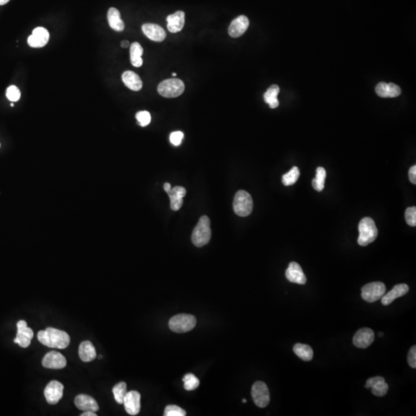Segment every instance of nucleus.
<instances>
[{"label": "nucleus", "instance_id": "f257e3e1", "mask_svg": "<svg viewBox=\"0 0 416 416\" xmlns=\"http://www.w3.org/2000/svg\"><path fill=\"white\" fill-rule=\"evenodd\" d=\"M37 338L39 342L49 348L65 349L70 342V335L67 332L54 328L39 331Z\"/></svg>", "mask_w": 416, "mask_h": 416}, {"label": "nucleus", "instance_id": "f03ea898", "mask_svg": "<svg viewBox=\"0 0 416 416\" xmlns=\"http://www.w3.org/2000/svg\"><path fill=\"white\" fill-rule=\"evenodd\" d=\"M210 221L208 216H202L193 229L192 242L196 247H201L210 242L211 238Z\"/></svg>", "mask_w": 416, "mask_h": 416}, {"label": "nucleus", "instance_id": "7ed1b4c3", "mask_svg": "<svg viewBox=\"0 0 416 416\" xmlns=\"http://www.w3.org/2000/svg\"><path fill=\"white\" fill-rule=\"evenodd\" d=\"M359 237L358 243L360 246L365 247L376 241L378 237V229L375 221L371 217H364L360 221L359 226Z\"/></svg>", "mask_w": 416, "mask_h": 416}, {"label": "nucleus", "instance_id": "20e7f679", "mask_svg": "<svg viewBox=\"0 0 416 416\" xmlns=\"http://www.w3.org/2000/svg\"><path fill=\"white\" fill-rule=\"evenodd\" d=\"M197 324L195 317L188 314H179L170 319L169 328L176 333H186L193 329Z\"/></svg>", "mask_w": 416, "mask_h": 416}, {"label": "nucleus", "instance_id": "39448f33", "mask_svg": "<svg viewBox=\"0 0 416 416\" xmlns=\"http://www.w3.org/2000/svg\"><path fill=\"white\" fill-rule=\"evenodd\" d=\"M185 86L184 82L177 78L166 79L159 83L157 91L160 96L166 98H175L184 93Z\"/></svg>", "mask_w": 416, "mask_h": 416}, {"label": "nucleus", "instance_id": "423d86ee", "mask_svg": "<svg viewBox=\"0 0 416 416\" xmlns=\"http://www.w3.org/2000/svg\"><path fill=\"white\" fill-rule=\"evenodd\" d=\"M233 208L237 215L247 217L253 210V200L251 196L245 190H239L234 197Z\"/></svg>", "mask_w": 416, "mask_h": 416}, {"label": "nucleus", "instance_id": "0eeeda50", "mask_svg": "<svg viewBox=\"0 0 416 416\" xmlns=\"http://www.w3.org/2000/svg\"><path fill=\"white\" fill-rule=\"evenodd\" d=\"M385 291V284L380 282H372L367 284L361 288V298L365 302L373 303L381 299Z\"/></svg>", "mask_w": 416, "mask_h": 416}, {"label": "nucleus", "instance_id": "6e6552de", "mask_svg": "<svg viewBox=\"0 0 416 416\" xmlns=\"http://www.w3.org/2000/svg\"><path fill=\"white\" fill-rule=\"evenodd\" d=\"M251 396L258 407L265 408L270 402V392L267 385L263 381L254 383L251 389Z\"/></svg>", "mask_w": 416, "mask_h": 416}, {"label": "nucleus", "instance_id": "1a4fd4ad", "mask_svg": "<svg viewBox=\"0 0 416 416\" xmlns=\"http://www.w3.org/2000/svg\"><path fill=\"white\" fill-rule=\"evenodd\" d=\"M34 338V332L27 327L26 321L21 320L17 323V335L14 342L17 343L22 348L30 346L31 340Z\"/></svg>", "mask_w": 416, "mask_h": 416}, {"label": "nucleus", "instance_id": "9d476101", "mask_svg": "<svg viewBox=\"0 0 416 416\" xmlns=\"http://www.w3.org/2000/svg\"><path fill=\"white\" fill-rule=\"evenodd\" d=\"M63 384L57 381H51L46 385L44 390V396L46 401L50 405H56L63 398Z\"/></svg>", "mask_w": 416, "mask_h": 416}, {"label": "nucleus", "instance_id": "9b49d317", "mask_svg": "<svg viewBox=\"0 0 416 416\" xmlns=\"http://www.w3.org/2000/svg\"><path fill=\"white\" fill-rule=\"evenodd\" d=\"M42 366L50 369H62L67 366V359L58 352H50L46 354L42 361Z\"/></svg>", "mask_w": 416, "mask_h": 416}, {"label": "nucleus", "instance_id": "f8f14e48", "mask_svg": "<svg viewBox=\"0 0 416 416\" xmlns=\"http://www.w3.org/2000/svg\"><path fill=\"white\" fill-rule=\"evenodd\" d=\"M50 34L48 30L43 27H37L33 31V34L29 37L28 44L33 48H41L48 43Z\"/></svg>", "mask_w": 416, "mask_h": 416}, {"label": "nucleus", "instance_id": "ddd939ff", "mask_svg": "<svg viewBox=\"0 0 416 416\" xmlns=\"http://www.w3.org/2000/svg\"><path fill=\"white\" fill-rule=\"evenodd\" d=\"M375 340V333L371 328H363L356 332L353 343L357 348H367Z\"/></svg>", "mask_w": 416, "mask_h": 416}, {"label": "nucleus", "instance_id": "4468645a", "mask_svg": "<svg viewBox=\"0 0 416 416\" xmlns=\"http://www.w3.org/2000/svg\"><path fill=\"white\" fill-rule=\"evenodd\" d=\"M126 412L131 416H136L140 411V394L136 391L127 392L124 400Z\"/></svg>", "mask_w": 416, "mask_h": 416}, {"label": "nucleus", "instance_id": "2eb2a0df", "mask_svg": "<svg viewBox=\"0 0 416 416\" xmlns=\"http://www.w3.org/2000/svg\"><path fill=\"white\" fill-rule=\"evenodd\" d=\"M365 388L372 389V394L374 396L382 397L389 390V385L385 382L384 378L376 376L367 380Z\"/></svg>", "mask_w": 416, "mask_h": 416}, {"label": "nucleus", "instance_id": "dca6fc26", "mask_svg": "<svg viewBox=\"0 0 416 416\" xmlns=\"http://www.w3.org/2000/svg\"><path fill=\"white\" fill-rule=\"evenodd\" d=\"M286 278L291 283L304 284L307 282V278L303 272L302 267L297 262H291L286 270Z\"/></svg>", "mask_w": 416, "mask_h": 416}, {"label": "nucleus", "instance_id": "f3484780", "mask_svg": "<svg viewBox=\"0 0 416 416\" xmlns=\"http://www.w3.org/2000/svg\"><path fill=\"white\" fill-rule=\"evenodd\" d=\"M249 26V20L245 16H239L230 23L228 28V34L233 38L242 37L247 31Z\"/></svg>", "mask_w": 416, "mask_h": 416}, {"label": "nucleus", "instance_id": "a211bd4d", "mask_svg": "<svg viewBox=\"0 0 416 416\" xmlns=\"http://www.w3.org/2000/svg\"><path fill=\"white\" fill-rule=\"evenodd\" d=\"M142 31L151 40L162 42L167 37L166 32L161 26L153 23H145L142 26Z\"/></svg>", "mask_w": 416, "mask_h": 416}, {"label": "nucleus", "instance_id": "6ab92c4d", "mask_svg": "<svg viewBox=\"0 0 416 416\" xmlns=\"http://www.w3.org/2000/svg\"><path fill=\"white\" fill-rule=\"evenodd\" d=\"M409 287L406 284H398L395 286L389 293L381 297V304L383 305H389L392 304L396 299L404 296L409 292Z\"/></svg>", "mask_w": 416, "mask_h": 416}, {"label": "nucleus", "instance_id": "aec40b11", "mask_svg": "<svg viewBox=\"0 0 416 416\" xmlns=\"http://www.w3.org/2000/svg\"><path fill=\"white\" fill-rule=\"evenodd\" d=\"M376 92L380 97L393 98L399 96L401 91V88L395 83L381 82L376 86Z\"/></svg>", "mask_w": 416, "mask_h": 416}, {"label": "nucleus", "instance_id": "412c9836", "mask_svg": "<svg viewBox=\"0 0 416 416\" xmlns=\"http://www.w3.org/2000/svg\"><path fill=\"white\" fill-rule=\"evenodd\" d=\"M186 189L181 186L174 187L168 192V194L170 201V208L172 210L177 211L181 209L184 204L183 198L186 195Z\"/></svg>", "mask_w": 416, "mask_h": 416}, {"label": "nucleus", "instance_id": "4be33fe9", "mask_svg": "<svg viewBox=\"0 0 416 416\" xmlns=\"http://www.w3.org/2000/svg\"><path fill=\"white\" fill-rule=\"evenodd\" d=\"M75 405L79 410L83 412L91 411L96 413L99 410V405L96 400L87 395H79L75 398Z\"/></svg>", "mask_w": 416, "mask_h": 416}, {"label": "nucleus", "instance_id": "5701e85b", "mask_svg": "<svg viewBox=\"0 0 416 416\" xmlns=\"http://www.w3.org/2000/svg\"><path fill=\"white\" fill-rule=\"evenodd\" d=\"M168 29L172 34L181 31L185 24V13L183 11H177L169 15L167 18Z\"/></svg>", "mask_w": 416, "mask_h": 416}, {"label": "nucleus", "instance_id": "b1692460", "mask_svg": "<svg viewBox=\"0 0 416 416\" xmlns=\"http://www.w3.org/2000/svg\"><path fill=\"white\" fill-rule=\"evenodd\" d=\"M122 80L126 87L133 91H139L143 87V82L137 74L133 71H125L122 75Z\"/></svg>", "mask_w": 416, "mask_h": 416}, {"label": "nucleus", "instance_id": "393cba45", "mask_svg": "<svg viewBox=\"0 0 416 416\" xmlns=\"http://www.w3.org/2000/svg\"><path fill=\"white\" fill-rule=\"evenodd\" d=\"M79 356L82 361L90 362L96 359V349L90 341H84L79 344Z\"/></svg>", "mask_w": 416, "mask_h": 416}, {"label": "nucleus", "instance_id": "a878e982", "mask_svg": "<svg viewBox=\"0 0 416 416\" xmlns=\"http://www.w3.org/2000/svg\"><path fill=\"white\" fill-rule=\"evenodd\" d=\"M109 25L113 30L116 32H122L125 28L124 22L120 19V13L116 8L111 7L107 13Z\"/></svg>", "mask_w": 416, "mask_h": 416}, {"label": "nucleus", "instance_id": "bb28decb", "mask_svg": "<svg viewBox=\"0 0 416 416\" xmlns=\"http://www.w3.org/2000/svg\"><path fill=\"white\" fill-rule=\"evenodd\" d=\"M293 351L295 355L303 361H309L313 359V349L308 344H301V343L295 344L293 348Z\"/></svg>", "mask_w": 416, "mask_h": 416}, {"label": "nucleus", "instance_id": "cd10ccee", "mask_svg": "<svg viewBox=\"0 0 416 416\" xmlns=\"http://www.w3.org/2000/svg\"><path fill=\"white\" fill-rule=\"evenodd\" d=\"M279 92L280 88L278 85H272L267 89V92L264 94V100L268 104L270 108L275 109L279 106V101L277 98Z\"/></svg>", "mask_w": 416, "mask_h": 416}, {"label": "nucleus", "instance_id": "c85d7f7f", "mask_svg": "<svg viewBox=\"0 0 416 416\" xmlns=\"http://www.w3.org/2000/svg\"><path fill=\"white\" fill-rule=\"evenodd\" d=\"M144 50L139 42H133L131 46V62L135 67H140L143 65L141 57Z\"/></svg>", "mask_w": 416, "mask_h": 416}, {"label": "nucleus", "instance_id": "c756f323", "mask_svg": "<svg viewBox=\"0 0 416 416\" xmlns=\"http://www.w3.org/2000/svg\"><path fill=\"white\" fill-rule=\"evenodd\" d=\"M326 171L324 168L319 167L317 168L316 177L312 181V186L317 191H322L324 188V182H325Z\"/></svg>", "mask_w": 416, "mask_h": 416}, {"label": "nucleus", "instance_id": "7c9ffc66", "mask_svg": "<svg viewBox=\"0 0 416 416\" xmlns=\"http://www.w3.org/2000/svg\"><path fill=\"white\" fill-rule=\"evenodd\" d=\"M300 177V170L298 167H293L289 171L282 176V183L284 186L295 184Z\"/></svg>", "mask_w": 416, "mask_h": 416}, {"label": "nucleus", "instance_id": "2f4dec72", "mask_svg": "<svg viewBox=\"0 0 416 416\" xmlns=\"http://www.w3.org/2000/svg\"><path fill=\"white\" fill-rule=\"evenodd\" d=\"M127 384L124 381L119 382L113 388V393L118 404H124V398L127 395Z\"/></svg>", "mask_w": 416, "mask_h": 416}, {"label": "nucleus", "instance_id": "473e14b6", "mask_svg": "<svg viewBox=\"0 0 416 416\" xmlns=\"http://www.w3.org/2000/svg\"><path fill=\"white\" fill-rule=\"evenodd\" d=\"M184 389L187 391H192L199 386L200 381L194 375L188 373L183 377Z\"/></svg>", "mask_w": 416, "mask_h": 416}, {"label": "nucleus", "instance_id": "72a5a7b5", "mask_svg": "<svg viewBox=\"0 0 416 416\" xmlns=\"http://www.w3.org/2000/svg\"><path fill=\"white\" fill-rule=\"evenodd\" d=\"M186 415V412L177 405H168L164 410L165 416H185Z\"/></svg>", "mask_w": 416, "mask_h": 416}, {"label": "nucleus", "instance_id": "f704fd0d", "mask_svg": "<svg viewBox=\"0 0 416 416\" xmlns=\"http://www.w3.org/2000/svg\"><path fill=\"white\" fill-rule=\"evenodd\" d=\"M20 91L19 90L18 87H16L14 85L8 87L7 90H6V97L10 101H18L19 100V98H20Z\"/></svg>", "mask_w": 416, "mask_h": 416}, {"label": "nucleus", "instance_id": "c9c22d12", "mask_svg": "<svg viewBox=\"0 0 416 416\" xmlns=\"http://www.w3.org/2000/svg\"><path fill=\"white\" fill-rule=\"evenodd\" d=\"M405 221L408 225L412 227L416 225V207H410L407 208L405 213Z\"/></svg>", "mask_w": 416, "mask_h": 416}, {"label": "nucleus", "instance_id": "e433bc0d", "mask_svg": "<svg viewBox=\"0 0 416 416\" xmlns=\"http://www.w3.org/2000/svg\"><path fill=\"white\" fill-rule=\"evenodd\" d=\"M136 118L141 127L149 125L151 121V113L148 111H140L136 113Z\"/></svg>", "mask_w": 416, "mask_h": 416}, {"label": "nucleus", "instance_id": "4c0bfd02", "mask_svg": "<svg viewBox=\"0 0 416 416\" xmlns=\"http://www.w3.org/2000/svg\"><path fill=\"white\" fill-rule=\"evenodd\" d=\"M184 136V133L181 131H175V132L171 133L170 136V141L173 146L177 147V146L181 145Z\"/></svg>", "mask_w": 416, "mask_h": 416}, {"label": "nucleus", "instance_id": "58836bf2", "mask_svg": "<svg viewBox=\"0 0 416 416\" xmlns=\"http://www.w3.org/2000/svg\"><path fill=\"white\" fill-rule=\"evenodd\" d=\"M408 364L411 368H416V346L412 347L409 350V354H408Z\"/></svg>", "mask_w": 416, "mask_h": 416}, {"label": "nucleus", "instance_id": "ea45409f", "mask_svg": "<svg viewBox=\"0 0 416 416\" xmlns=\"http://www.w3.org/2000/svg\"><path fill=\"white\" fill-rule=\"evenodd\" d=\"M409 180L413 184H416V166L412 167L409 172Z\"/></svg>", "mask_w": 416, "mask_h": 416}, {"label": "nucleus", "instance_id": "a19ab883", "mask_svg": "<svg viewBox=\"0 0 416 416\" xmlns=\"http://www.w3.org/2000/svg\"><path fill=\"white\" fill-rule=\"evenodd\" d=\"M81 416H96V413H94V412H91V411H87V412H84V413H82L80 415Z\"/></svg>", "mask_w": 416, "mask_h": 416}, {"label": "nucleus", "instance_id": "79ce46f5", "mask_svg": "<svg viewBox=\"0 0 416 416\" xmlns=\"http://www.w3.org/2000/svg\"><path fill=\"white\" fill-rule=\"evenodd\" d=\"M164 189L166 193H168L170 190H171V185H170V184H169V183H165V184H164Z\"/></svg>", "mask_w": 416, "mask_h": 416}, {"label": "nucleus", "instance_id": "37998d69", "mask_svg": "<svg viewBox=\"0 0 416 416\" xmlns=\"http://www.w3.org/2000/svg\"><path fill=\"white\" fill-rule=\"evenodd\" d=\"M129 42L127 40H124L121 42V46L123 48H127L129 46Z\"/></svg>", "mask_w": 416, "mask_h": 416}, {"label": "nucleus", "instance_id": "c03bdc74", "mask_svg": "<svg viewBox=\"0 0 416 416\" xmlns=\"http://www.w3.org/2000/svg\"><path fill=\"white\" fill-rule=\"evenodd\" d=\"M10 0H0V6H3L5 4L9 2Z\"/></svg>", "mask_w": 416, "mask_h": 416}, {"label": "nucleus", "instance_id": "a18cd8bd", "mask_svg": "<svg viewBox=\"0 0 416 416\" xmlns=\"http://www.w3.org/2000/svg\"><path fill=\"white\" fill-rule=\"evenodd\" d=\"M383 335H384V334H383L382 332H380V333L378 334V336H379V337H382Z\"/></svg>", "mask_w": 416, "mask_h": 416}, {"label": "nucleus", "instance_id": "49530a36", "mask_svg": "<svg viewBox=\"0 0 416 416\" xmlns=\"http://www.w3.org/2000/svg\"><path fill=\"white\" fill-rule=\"evenodd\" d=\"M242 401H243L244 403H246V402H247V400L245 399V398H244V399L242 400Z\"/></svg>", "mask_w": 416, "mask_h": 416}, {"label": "nucleus", "instance_id": "de8ad7c7", "mask_svg": "<svg viewBox=\"0 0 416 416\" xmlns=\"http://www.w3.org/2000/svg\"><path fill=\"white\" fill-rule=\"evenodd\" d=\"M172 75H173V76H177V74H175V73H173V74H172Z\"/></svg>", "mask_w": 416, "mask_h": 416}, {"label": "nucleus", "instance_id": "09e8293b", "mask_svg": "<svg viewBox=\"0 0 416 416\" xmlns=\"http://www.w3.org/2000/svg\"><path fill=\"white\" fill-rule=\"evenodd\" d=\"M13 106H14V104H13V103H11V107H13Z\"/></svg>", "mask_w": 416, "mask_h": 416}]
</instances>
